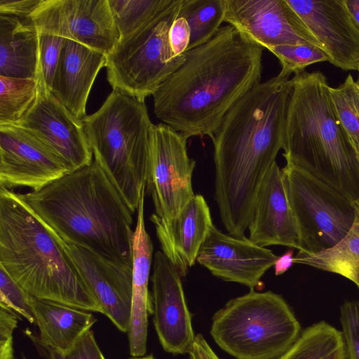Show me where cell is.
Segmentation results:
<instances>
[{
  "label": "cell",
  "instance_id": "d6a6232c",
  "mask_svg": "<svg viewBox=\"0 0 359 359\" xmlns=\"http://www.w3.org/2000/svg\"><path fill=\"white\" fill-rule=\"evenodd\" d=\"M64 41L65 38L59 36L48 34H40L39 36L41 77L50 91L52 89Z\"/></svg>",
  "mask_w": 359,
  "mask_h": 359
},
{
  "label": "cell",
  "instance_id": "4316f807",
  "mask_svg": "<svg viewBox=\"0 0 359 359\" xmlns=\"http://www.w3.org/2000/svg\"><path fill=\"white\" fill-rule=\"evenodd\" d=\"M224 0H182L179 16L184 18L190 27L187 50L212 39L224 19Z\"/></svg>",
  "mask_w": 359,
  "mask_h": 359
},
{
  "label": "cell",
  "instance_id": "ffe728a7",
  "mask_svg": "<svg viewBox=\"0 0 359 359\" xmlns=\"http://www.w3.org/2000/svg\"><path fill=\"white\" fill-rule=\"evenodd\" d=\"M150 220L154 224L161 251L181 276H186L213 225L206 201L196 194L173 219L165 221L154 213Z\"/></svg>",
  "mask_w": 359,
  "mask_h": 359
},
{
  "label": "cell",
  "instance_id": "7bdbcfd3",
  "mask_svg": "<svg viewBox=\"0 0 359 359\" xmlns=\"http://www.w3.org/2000/svg\"><path fill=\"white\" fill-rule=\"evenodd\" d=\"M358 78L357 81H355V83H356V86H357V88L358 90V92H359V69L358 70Z\"/></svg>",
  "mask_w": 359,
  "mask_h": 359
},
{
  "label": "cell",
  "instance_id": "3957f363",
  "mask_svg": "<svg viewBox=\"0 0 359 359\" xmlns=\"http://www.w3.org/2000/svg\"><path fill=\"white\" fill-rule=\"evenodd\" d=\"M20 198L63 242L133 267V214L95 161Z\"/></svg>",
  "mask_w": 359,
  "mask_h": 359
},
{
  "label": "cell",
  "instance_id": "ba28073f",
  "mask_svg": "<svg viewBox=\"0 0 359 359\" xmlns=\"http://www.w3.org/2000/svg\"><path fill=\"white\" fill-rule=\"evenodd\" d=\"M181 6L182 0H172L150 21L120 38L106 55L104 67L113 90L144 102L184 62V53L176 56L169 43V31Z\"/></svg>",
  "mask_w": 359,
  "mask_h": 359
},
{
  "label": "cell",
  "instance_id": "9a60e30c",
  "mask_svg": "<svg viewBox=\"0 0 359 359\" xmlns=\"http://www.w3.org/2000/svg\"><path fill=\"white\" fill-rule=\"evenodd\" d=\"M181 277L163 252H156L151 276L153 322L161 346L173 355L188 353L196 337Z\"/></svg>",
  "mask_w": 359,
  "mask_h": 359
},
{
  "label": "cell",
  "instance_id": "e0dca14e",
  "mask_svg": "<svg viewBox=\"0 0 359 359\" xmlns=\"http://www.w3.org/2000/svg\"><path fill=\"white\" fill-rule=\"evenodd\" d=\"M278 257L271 250L245 236L225 234L212 225L196 261L214 276L254 290Z\"/></svg>",
  "mask_w": 359,
  "mask_h": 359
},
{
  "label": "cell",
  "instance_id": "44dd1931",
  "mask_svg": "<svg viewBox=\"0 0 359 359\" xmlns=\"http://www.w3.org/2000/svg\"><path fill=\"white\" fill-rule=\"evenodd\" d=\"M106 55L74 41L65 39L51 93L73 115L83 120L86 103Z\"/></svg>",
  "mask_w": 359,
  "mask_h": 359
},
{
  "label": "cell",
  "instance_id": "b9f144b4",
  "mask_svg": "<svg viewBox=\"0 0 359 359\" xmlns=\"http://www.w3.org/2000/svg\"><path fill=\"white\" fill-rule=\"evenodd\" d=\"M128 359H156L153 355H144L141 357H131Z\"/></svg>",
  "mask_w": 359,
  "mask_h": 359
},
{
  "label": "cell",
  "instance_id": "836d02e7",
  "mask_svg": "<svg viewBox=\"0 0 359 359\" xmlns=\"http://www.w3.org/2000/svg\"><path fill=\"white\" fill-rule=\"evenodd\" d=\"M340 323L348 359H359V300L342 304Z\"/></svg>",
  "mask_w": 359,
  "mask_h": 359
},
{
  "label": "cell",
  "instance_id": "7402d4cb",
  "mask_svg": "<svg viewBox=\"0 0 359 359\" xmlns=\"http://www.w3.org/2000/svg\"><path fill=\"white\" fill-rule=\"evenodd\" d=\"M146 187L142 190L137 210L133 240V289L128 334L130 354L141 357L147 353L148 316L153 313L149 280L152 262L153 244L144 222Z\"/></svg>",
  "mask_w": 359,
  "mask_h": 359
},
{
  "label": "cell",
  "instance_id": "2e32d148",
  "mask_svg": "<svg viewBox=\"0 0 359 359\" xmlns=\"http://www.w3.org/2000/svg\"><path fill=\"white\" fill-rule=\"evenodd\" d=\"M329 62L343 70L359 69V29L344 0H286Z\"/></svg>",
  "mask_w": 359,
  "mask_h": 359
},
{
  "label": "cell",
  "instance_id": "4dcf8cb0",
  "mask_svg": "<svg viewBox=\"0 0 359 359\" xmlns=\"http://www.w3.org/2000/svg\"><path fill=\"white\" fill-rule=\"evenodd\" d=\"M267 49L279 60L281 70L278 75L281 76L302 73L307 66L314 63L329 62L327 54L311 43L278 45Z\"/></svg>",
  "mask_w": 359,
  "mask_h": 359
},
{
  "label": "cell",
  "instance_id": "484cf974",
  "mask_svg": "<svg viewBox=\"0 0 359 359\" xmlns=\"http://www.w3.org/2000/svg\"><path fill=\"white\" fill-rule=\"evenodd\" d=\"M276 359H348L341 331L321 320L301 332L291 346Z\"/></svg>",
  "mask_w": 359,
  "mask_h": 359
},
{
  "label": "cell",
  "instance_id": "d6986e66",
  "mask_svg": "<svg viewBox=\"0 0 359 359\" xmlns=\"http://www.w3.org/2000/svg\"><path fill=\"white\" fill-rule=\"evenodd\" d=\"M64 244L106 316L128 332L132 304L133 267L107 260L85 248Z\"/></svg>",
  "mask_w": 359,
  "mask_h": 359
},
{
  "label": "cell",
  "instance_id": "9c48e42d",
  "mask_svg": "<svg viewBox=\"0 0 359 359\" xmlns=\"http://www.w3.org/2000/svg\"><path fill=\"white\" fill-rule=\"evenodd\" d=\"M281 171L299 231L298 253H317L336 245L354 222V202L293 164L286 163Z\"/></svg>",
  "mask_w": 359,
  "mask_h": 359
},
{
  "label": "cell",
  "instance_id": "d590c367",
  "mask_svg": "<svg viewBox=\"0 0 359 359\" xmlns=\"http://www.w3.org/2000/svg\"><path fill=\"white\" fill-rule=\"evenodd\" d=\"M18 316L0 304V359H13V333Z\"/></svg>",
  "mask_w": 359,
  "mask_h": 359
},
{
  "label": "cell",
  "instance_id": "d4e9b609",
  "mask_svg": "<svg viewBox=\"0 0 359 359\" xmlns=\"http://www.w3.org/2000/svg\"><path fill=\"white\" fill-rule=\"evenodd\" d=\"M355 217L348 231L334 246L313 254H299L294 263L339 274L359 289V201L354 202Z\"/></svg>",
  "mask_w": 359,
  "mask_h": 359
},
{
  "label": "cell",
  "instance_id": "1f68e13d",
  "mask_svg": "<svg viewBox=\"0 0 359 359\" xmlns=\"http://www.w3.org/2000/svg\"><path fill=\"white\" fill-rule=\"evenodd\" d=\"M32 297L0 266V304L29 323H35L31 304Z\"/></svg>",
  "mask_w": 359,
  "mask_h": 359
},
{
  "label": "cell",
  "instance_id": "60d3db41",
  "mask_svg": "<svg viewBox=\"0 0 359 359\" xmlns=\"http://www.w3.org/2000/svg\"><path fill=\"white\" fill-rule=\"evenodd\" d=\"M344 3L354 23L359 29V0H344Z\"/></svg>",
  "mask_w": 359,
  "mask_h": 359
},
{
  "label": "cell",
  "instance_id": "5bb4252c",
  "mask_svg": "<svg viewBox=\"0 0 359 359\" xmlns=\"http://www.w3.org/2000/svg\"><path fill=\"white\" fill-rule=\"evenodd\" d=\"M224 22L262 48L301 43L319 47L286 0H224Z\"/></svg>",
  "mask_w": 359,
  "mask_h": 359
},
{
  "label": "cell",
  "instance_id": "8992f818",
  "mask_svg": "<svg viewBox=\"0 0 359 359\" xmlns=\"http://www.w3.org/2000/svg\"><path fill=\"white\" fill-rule=\"evenodd\" d=\"M82 121L94 160L134 213L146 187L155 126L144 102L113 90Z\"/></svg>",
  "mask_w": 359,
  "mask_h": 359
},
{
  "label": "cell",
  "instance_id": "83f0119b",
  "mask_svg": "<svg viewBox=\"0 0 359 359\" xmlns=\"http://www.w3.org/2000/svg\"><path fill=\"white\" fill-rule=\"evenodd\" d=\"M39 81L0 76V125L18 124L35 103Z\"/></svg>",
  "mask_w": 359,
  "mask_h": 359
},
{
  "label": "cell",
  "instance_id": "8fae6325",
  "mask_svg": "<svg viewBox=\"0 0 359 359\" xmlns=\"http://www.w3.org/2000/svg\"><path fill=\"white\" fill-rule=\"evenodd\" d=\"M29 18L40 34L74 41L105 55L119 39L109 0H41Z\"/></svg>",
  "mask_w": 359,
  "mask_h": 359
},
{
  "label": "cell",
  "instance_id": "52a82bcc",
  "mask_svg": "<svg viewBox=\"0 0 359 359\" xmlns=\"http://www.w3.org/2000/svg\"><path fill=\"white\" fill-rule=\"evenodd\" d=\"M301 332L299 320L280 295L254 290L217 311L210 328L215 343L237 359H276Z\"/></svg>",
  "mask_w": 359,
  "mask_h": 359
},
{
  "label": "cell",
  "instance_id": "f1b7e54d",
  "mask_svg": "<svg viewBox=\"0 0 359 359\" xmlns=\"http://www.w3.org/2000/svg\"><path fill=\"white\" fill-rule=\"evenodd\" d=\"M172 0H109L119 39L150 21Z\"/></svg>",
  "mask_w": 359,
  "mask_h": 359
},
{
  "label": "cell",
  "instance_id": "6da1fadb",
  "mask_svg": "<svg viewBox=\"0 0 359 359\" xmlns=\"http://www.w3.org/2000/svg\"><path fill=\"white\" fill-rule=\"evenodd\" d=\"M277 75L253 86L227 111L212 138L215 200L229 234L244 237L265 175L283 149L291 92Z\"/></svg>",
  "mask_w": 359,
  "mask_h": 359
},
{
  "label": "cell",
  "instance_id": "4fadbf2b",
  "mask_svg": "<svg viewBox=\"0 0 359 359\" xmlns=\"http://www.w3.org/2000/svg\"><path fill=\"white\" fill-rule=\"evenodd\" d=\"M38 81L37 99L17 126L49 147L72 171L90 164L93 154L83 121L54 97L43 79Z\"/></svg>",
  "mask_w": 359,
  "mask_h": 359
},
{
  "label": "cell",
  "instance_id": "7a4b0ae2",
  "mask_svg": "<svg viewBox=\"0 0 359 359\" xmlns=\"http://www.w3.org/2000/svg\"><path fill=\"white\" fill-rule=\"evenodd\" d=\"M263 48L230 25L184 53L153 95L154 112L189 138L211 137L231 107L260 83Z\"/></svg>",
  "mask_w": 359,
  "mask_h": 359
},
{
  "label": "cell",
  "instance_id": "f546056e",
  "mask_svg": "<svg viewBox=\"0 0 359 359\" xmlns=\"http://www.w3.org/2000/svg\"><path fill=\"white\" fill-rule=\"evenodd\" d=\"M338 118L359 155V92L351 74L338 87L330 89Z\"/></svg>",
  "mask_w": 359,
  "mask_h": 359
},
{
  "label": "cell",
  "instance_id": "f35d334b",
  "mask_svg": "<svg viewBox=\"0 0 359 359\" xmlns=\"http://www.w3.org/2000/svg\"><path fill=\"white\" fill-rule=\"evenodd\" d=\"M188 354L189 359H220L201 334L196 335Z\"/></svg>",
  "mask_w": 359,
  "mask_h": 359
},
{
  "label": "cell",
  "instance_id": "8d00e7d4",
  "mask_svg": "<svg viewBox=\"0 0 359 359\" xmlns=\"http://www.w3.org/2000/svg\"><path fill=\"white\" fill-rule=\"evenodd\" d=\"M191 38V30L187 20L179 16L174 20L169 31V43L176 56L187 52Z\"/></svg>",
  "mask_w": 359,
  "mask_h": 359
},
{
  "label": "cell",
  "instance_id": "ee69618b",
  "mask_svg": "<svg viewBox=\"0 0 359 359\" xmlns=\"http://www.w3.org/2000/svg\"><path fill=\"white\" fill-rule=\"evenodd\" d=\"M358 161H359V155H358Z\"/></svg>",
  "mask_w": 359,
  "mask_h": 359
},
{
  "label": "cell",
  "instance_id": "603a6c76",
  "mask_svg": "<svg viewBox=\"0 0 359 359\" xmlns=\"http://www.w3.org/2000/svg\"><path fill=\"white\" fill-rule=\"evenodd\" d=\"M39 36L29 17L0 15V76L42 79Z\"/></svg>",
  "mask_w": 359,
  "mask_h": 359
},
{
  "label": "cell",
  "instance_id": "7c38bea8",
  "mask_svg": "<svg viewBox=\"0 0 359 359\" xmlns=\"http://www.w3.org/2000/svg\"><path fill=\"white\" fill-rule=\"evenodd\" d=\"M72 172L49 147L17 125H0V187L39 191Z\"/></svg>",
  "mask_w": 359,
  "mask_h": 359
},
{
  "label": "cell",
  "instance_id": "5b68a950",
  "mask_svg": "<svg viewBox=\"0 0 359 359\" xmlns=\"http://www.w3.org/2000/svg\"><path fill=\"white\" fill-rule=\"evenodd\" d=\"M283 156L330 185L353 202L359 201L358 155L337 114L330 86L320 72L290 79Z\"/></svg>",
  "mask_w": 359,
  "mask_h": 359
},
{
  "label": "cell",
  "instance_id": "30bf717a",
  "mask_svg": "<svg viewBox=\"0 0 359 359\" xmlns=\"http://www.w3.org/2000/svg\"><path fill=\"white\" fill-rule=\"evenodd\" d=\"M188 137L170 126H154L146 191L158 217L175 218L195 196L191 177L196 162L187 152Z\"/></svg>",
  "mask_w": 359,
  "mask_h": 359
},
{
  "label": "cell",
  "instance_id": "74e56055",
  "mask_svg": "<svg viewBox=\"0 0 359 359\" xmlns=\"http://www.w3.org/2000/svg\"><path fill=\"white\" fill-rule=\"evenodd\" d=\"M41 0H1L0 15L29 17Z\"/></svg>",
  "mask_w": 359,
  "mask_h": 359
},
{
  "label": "cell",
  "instance_id": "ab89813d",
  "mask_svg": "<svg viewBox=\"0 0 359 359\" xmlns=\"http://www.w3.org/2000/svg\"><path fill=\"white\" fill-rule=\"evenodd\" d=\"M294 250L292 249L286 251L283 255L278 257L273 266L275 274L279 276L285 273L294 263Z\"/></svg>",
  "mask_w": 359,
  "mask_h": 359
},
{
  "label": "cell",
  "instance_id": "277c9868",
  "mask_svg": "<svg viewBox=\"0 0 359 359\" xmlns=\"http://www.w3.org/2000/svg\"><path fill=\"white\" fill-rule=\"evenodd\" d=\"M0 266L34 298L104 313L64 242L18 193L1 187Z\"/></svg>",
  "mask_w": 359,
  "mask_h": 359
},
{
  "label": "cell",
  "instance_id": "ac0fdd59",
  "mask_svg": "<svg viewBox=\"0 0 359 359\" xmlns=\"http://www.w3.org/2000/svg\"><path fill=\"white\" fill-rule=\"evenodd\" d=\"M248 228L250 240L262 247L283 245L301 250L297 222L276 162L262 182Z\"/></svg>",
  "mask_w": 359,
  "mask_h": 359
},
{
  "label": "cell",
  "instance_id": "e575fe53",
  "mask_svg": "<svg viewBox=\"0 0 359 359\" xmlns=\"http://www.w3.org/2000/svg\"><path fill=\"white\" fill-rule=\"evenodd\" d=\"M44 348L46 359H105L91 329L84 333L67 351L60 352Z\"/></svg>",
  "mask_w": 359,
  "mask_h": 359
},
{
  "label": "cell",
  "instance_id": "cb8c5ba5",
  "mask_svg": "<svg viewBox=\"0 0 359 359\" xmlns=\"http://www.w3.org/2000/svg\"><path fill=\"white\" fill-rule=\"evenodd\" d=\"M35 324L39 330V344L46 348L65 352L96 322L83 309L32 297Z\"/></svg>",
  "mask_w": 359,
  "mask_h": 359
}]
</instances>
